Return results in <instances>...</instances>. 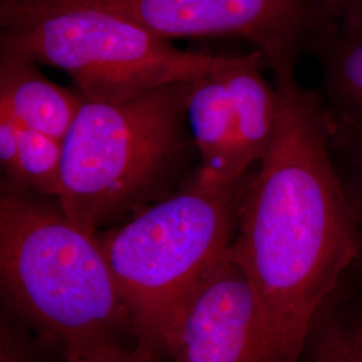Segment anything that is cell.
Segmentation results:
<instances>
[{"mask_svg": "<svg viewBox=\"0 0 362 362\" xmlns=\"http://www.w3.org/2000/svg\"><path fill=\"white\" fill-rule=\"evenodd\" d=\"M276 130L239 206L231 254L255 293L264 362H299L317 318L358 258L362 231L337 170L327 109L296 71L275 74Z\"/></svg>", "mask_w": 362, "mask_h": 362, "instance_id": "6da1fadb", "label": "cell"}, {"mask_svg": "<svg viewBox=\"0 0 362 362\" xmlns=\"http://www.w3.org/2000/svg\"><path fill=\"white\" fill-rule=\"evenodd\" d=\"M0 284L13 315L76 360L133 338L129 313L97 240L57 197L0 184Z\"/></svg>", "mask_w": 362, "mask_h": 362, "instance_id": "7a4b0ae2", "label": "cell"}, {"mask_svg": "<svg viewBox=\"0 0 362 362\" xmlns=\"http://www.w3.org/2000/svg\"><path fill=\"white\" fill-rule=\"evenodd\" d=\"M194 81L116 101L82 98L64 140L66 216L90 235L133 216L163 192L187 151V104Z\"/></svg>", "mask_w": 362, "mask_h": 362, "instance_id": "3957f363", "label": "cell"}, {"mask_svg": "<svg viewBox=\"0 0 362 362\" xmlns=\"http://www.w3.org/2000/svg\"><path fill=\"white\" fill-rule=\"evenodd\" d=\"M251 175L230 185L192 177L97 240L128 309L134 341L158 354L182 300L233 246Z\"/></svg>", "mask_w": 362, "mask_h": 362, "instance_id": "277c9868", "label": "cell"}, {"mask_svg": "<svg viewBox=\"0 0 362 362\" xmlns=\"http://www.w3.org/2000/svg\"><path fill=\"white\" fill-rule=\"evenodd\" d=\"M0 50L65 71L91 101L194 81L228 59L179 50L137 23L78 0H1Z\"/></svg>", "mask_w": 362, "mask_h": 362, "instance_id": "5b68a950", "label": "cell"}, {"mask_svg": "<svg viewBox=\"0 0 362 362\" xmlns=\"http://www.w3.org/2000/svg\"><path fill=\"white\" fill-rule=\"evenodd\" d=\"M137 23L158 38L235 35L263 54L281 74L296 71L337 27L311 0H78Z\"/></svg>", "mask_w": 362, "mask_h": 362, "instance_id": "8992f818", "label": "cell"}, {"mask_svg": "<svg viewBox=\"0 0 362 362\" xmlns=\"http://www.w3.org/2000/svg\"><path fill=\"white\" fill-rule=\"evenodd\" d=\"M160 353L170 362H264L257 297L231 248L182 300Z\"/></svg>", "mask_w": 362, "mask_h": 362, "instance_id": "52a82bcc", "label": "cell"}, {"mask_svg": "<svg viewBox=\"0 0 362 362\" xmlns=\"http://www.w3.org/2000/svg\"><path fill=\"white\" fill-rule=\"evenodd\" d=\"M223 66L194 79L187 104L189 136L202 160L194 177L211 185H230L247 176L251 167L242 143L238 113L221 77Z\"/></svg>", "mask_w": 362, "mask_h": 362, "instance_id": "ba28073f", "label": "cell"}, {"mask_svg": "<svg viewBox=\"0 0 362 362\" xmlns=\"http://www.w3.org/2000/svg\"><path fill=\"white\" fill-rule=\"evenodd\" d=\"M37 65L22 55L0 50V106L27 128L64 141L82 97L47 79Z\"/></svg>", "mask_w": 362, "mask_h": 362, "instance_id": "9c48e42d", "label": "cell"}, {"mask_svg": "<svg viewBox=\"0 0 362 362\" xmlns=\"http://www.w3.org/2000/svg\"><path fill=\"white\" fill-rule=\"evenodd\" d=\"M263 65H266L263 54L255 50L246 55L230 57L221 69V77L239 118L245 153L251 165L267 153L279 115L278 93L262 76Z\"/></svg>", "mask_w": 362, "mask_h": 362, "instance_id": "30bf717a", "label": "cell"}, {"mask_svg": "<svg viewBox=\"0 0 362 362\" xmlns=\"http://www.w3.org/2000/svg\"><path fill=\"white\" fill-rule=\"evenodd\" d=\"M313 55L322 69V83L333 113L362 122V27L334 28Z\"/></svg>", "mask_w": 362, "mask_h": 362, "instance_id": "8fae6325", "label": "cell"}, {"mask_svg": "<svg viewBox=\"0 0 362 362\" xmlns=\"http://www.w3.org/2000/svg\"><path fill=\"white\" fill-rule=\"evenodd\" d=\"M62 157L64 141L23 125L15 176L7 182L34 194L57 197L61 189Z\"/></svg>", "mask_w": 362, "mask_h": 362, "instance_id": "7c38bea8", "label": "cell"}, {"mask_svg": "<svg viewBox=\"0 0 362 362\" xmlns=\"http://www.w3.org/2000/svg\"><path fill=\"white\" fill-rule=\"evenodd\" d=\"M310 362H362V314L326 321L314 336Z\"/></svg>", "mask_w": 362, "mask_h": 362, "instance_id": "4fadbf2b", "label": "cell"}, {"mask_svg": "<svg viewBox=\"0 0 362 362\" xmlns=\"http://www.w3.org/2000/svg\"><path fill=\"white\" fill-rule=\"evenodd\" d=\"M158 357V351L152 345L144 341H134L132 345H107L67 362H157Z\"/></svg>", "mask_w": 362, "mask_h": 362, "instance_id": "5bb4252c", "label": "cell"}, {"mask_svg": "<svg viewBox=\"0 0 362 362\" xmlns=\"http://www.w3.org/2000/svg\"><path fill=\"white\" fill-rule=\"evenodd\" d=\"M0 362H39L33 342L8 314L0 322Z\"/></svg>", "mask_w": 362, "mask_h": 362, "instance_id": "9a60e30c", "label": "cell"}, {"mask_svg": "<svg viewBox=\"0 0 362 362\" xmlns=\"http://www.w3.org/2000/svg\"><path fill=\"white\" fill-rule=\"evenodd\" d=\"M333 144L348 156L354 168L362 170V122L329 112Z\"/></svg>", "mask_w": 362, "mask_h": 362, "instance_id": "2e32d148", "label": "cell"}, {"mask_svg": "<svg viewBox=\"0 0 362 362\" xmlns=\"http://www.w3.org/2000/svg\"><path fill=\"white\" fill-rule=\"evenodd\" d=\"M22 128L23 125L4 106H0V165L3 180L11 181L15 176Z\"/></svg>", "mask_w": 362, "mask_h": 362, "instance_id": "e0dca14e", "label": "cell"}, {"mask_svg": "<svg viewBox=\"0 0 362 362\" xmlns=\"http://www.w3.org/2000/svg\"><path fill=\"white\" fill-rule=\"evenodd\" d=\"M325 19L339 30L362 27V0H311Z\"/></svg>", "mask_w": 362, "mask_h": 362, "instance_id": "ac0fdd59", "label": "cell"}, {"mask_svg": "<svg viewBox=\"0 0 362 362\" xmlns=\"http://www.w3.org/2000/svg\"><path fill=\"white\" fill-rule=\"evenodd\" d=\"M356 169V172L351 175L350 180L346 181V185L349 189L351 202L357 211L362 231V170L361 169Z\"/></svg>", "mask_w": 362, "mask_h": 362, "instance_id": "d6986e66", "label": "cell"}]
</instances>
